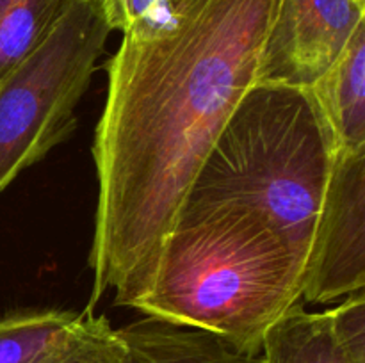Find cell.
<instances>
[{"label": "cell", "mask_w": 365, "mask_h": 363, "mask_svg": "<svg viewBox=\"0 0 365 363\" xmlns=\"http://www.w3.org/2000/svg\"><path fill=\"white\" fill-rule=\"evenodd\" d=\"M280 0H177L168 28L127 38L107 68L93 159L98 177L91 302L145 295L185 194L257 84Z\"/></svg>", "instance_id": "1"}, {"label": "cell", "mask_w": 365, "mask_h": 363, "mask_svg": "<svg viewBox=\"0 0 365 363\" xmlns=\"http://www.w3.org/2000/svg\"><path fill=\"white\" fill-rule=\"evenodd\" d=\"M303 274L305 262L260 212L184 201L132 308L260 354L267 331L302 302Z\"/></svg>", "instance_id": "2"}, {"label": "cell", "mask_w": 365, "mask_h": 363, "mask_svg": "<svg viewBox=\"0 0 365 363\" xmlns=\"http://www.w3.org/2000/svg\"><path fill=\"white\" fill-rule=\"evenodd\" d=\"M335 157L309 88L257 82L217 135L184 201L260 212L307 265Z\"/></svg>", "instance_id": "3"}, {"label": "cell", "mask_w": 365, "mask_h": 363, "mask_svg": "<svg viewBox=\"0 0 365 363\" xmlns=\"http://www.w3.org/2000/svg\"><path fill=\"white\" fill-rule=\"evenodd\" d=\"M110 32L106 0H73L41 45L0 80V192L73 130Z\"/></svg>", "instance_id": "4"}, {"label": "cell", "mask_w": 365, "mask_h": 363, "mask_svg": "<svg viewBox=\"0 0 365 363\" xmlns=\"http://www.w3.org/2000/svg\"><path fill=\"white\" fill-rule=\"evenodd\" d=\"M365 288V149L337 152L303 274L302 299L339 301Z\"/></svg>", "instance_id": "5"}, {"label": "cell", "mask_w": 365, "mask_h": 363, "mask_svg": "<svg viewBox=\"0 0 365 363\" xmlns=\"http://www.w3.org/2000/svg\"><path fill=\"white\" fill-rule=\"evenodd\" d=\"M362 23L365 6L356 0H280L257 82L310 88Z\"/></svg>", "instance_id": "6"}, {"label": "cell", "mask_w": 365, "mask_h": 363, "mask_svg": "<svg viewBox=\"0 0 365 363\" xmlns=\"http://www.w3.org/2000/svg\"><path fill=\"white\" fill-rule=\"evenodd\" d=\"M309 89L337 152L365 149V23Z\"/></svg>", "instance_id": "7"}, {"label": "cell", "mask_w": 365, "mask_h": 363, "mask_svg": "<svg viewBox=\"0 0 365 363\" xmlns=\"http://www.w3.org/2000/svg\"><path fill=\"white\" fill-rule=\"evenodd\" d=\"M118 335L120 363H260V354L239 351L216 335L153 317L118 327Z\"/></svg>", "instance_id": "8"}, {"label": "cell", "mask_w": 365, "mask_h": 363, "mask_svg": "<svg viewBox=\"0 0 365 363\" xmlns=\"http://www.w3.org/2000/svg\"><path fill=\"white\" fill-rule=\"evenodd\" d=\"M260 363H365L335 337L328 312H307L298 302L266 333Z\"/></svg>", "instance_id": "9"}, {"label": "cell", "mask_w": 365, "mask_h": 363, "mask_svg": "<svg viewBox=\"0 0 365 363\" xmlns=\"http://www.w3.org/2000/svg\"><path fill=\"white\" fill-rule=\"evenodd\" d=\"M82 313L66 310L0 317V363H41L73 333Z\"/></svg>", "instance_id": "10"}, {"label": "cell", "mask_w": 365, "mask_h": 363, "mask_svg": "<svg viewBox=\"0 0 365 363\" xmlns=\"http://www.w3.org/2000/svg\"><path fill=\"white\" fill-rule=\"evenodd\" d=\"M73 0H0V80L27 59Z\"/></svg>", "instance_id": "11"}, {"label": "cell", "mask_w": 365, "mask_h": 363, "mask_svg": "<svg viewBox=\"0 0 365 363\" xmlns=\"http://www.w3.org/2000/svg\"><path fill=\"white\" fill-rule=\"evenodd\" d=\"M121 354L123 342L116 327L88 306L73 333L41 363H120Z\"/></svg>", "instance_id": "12"}, {"label": "cell", "mask_w": 365, "mask_h": 363, "mask_svg": "<svg viewBox=\"0 0 365 363\" xmlns=\"http://www.w3.org/2000/svg\"><path fill=\"white\" fill-rule=\"evenodd\" d=\"M177 0H106L113 31L127 38H150L171 25Z\"/></svg>", "instance_id": "13"}, {"label": "cell", "mask_w": 365, "mask_h": 363, "mask_svg": "<svg viewBox=\"0 0 365 363\" xmlns=\"http://www.w3.org/2000/svg\"><path fill=\"white\" fill-rule=\"evenodd\" d=\"M359 4H362V6H365V0H356Z\"/></svg>", "instance_id": "14"}]
</instances>
